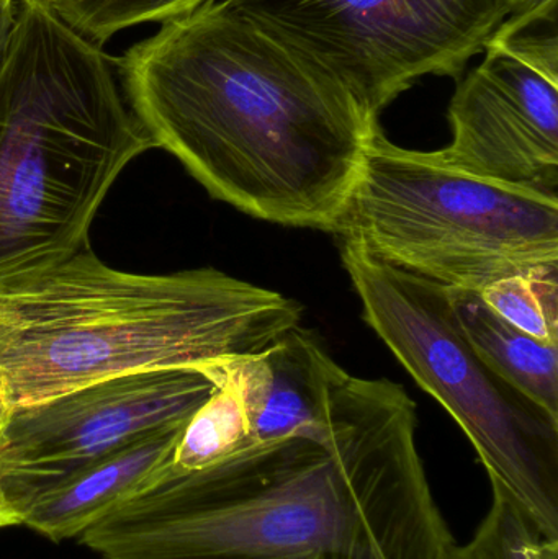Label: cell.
<instances>
[{
    "instance_id": "cell-1",
    "label": "cell",
    "mask_w": 558,
    "mask_h": 559,
    "mask_svg": "<svg viewBox=\"0 0 558 559\" xmlns=\"http://www.w3.org/2000/svg\"><path fill=\"white\" fill-rule=\"evenodd\" d=\"M416 423L400 384L346 373L317 426L166 469L79 540L100 559H446Z\"/></svg>"
},
{
    "instance_id": "cell-2",
    "label": "cell",
    "mask_w": 558,
    "mask_h": 559,
    "mask_svg": "<svg viewBox=\"0 0 558 559\" xmlns=\"http://www.w3.org/2000/svg\"><path fill=\"white\" fill-rule=\"evenodd\" d=\"M117 68L154 146L213 199L333 233L380 127L343 85L223 0L161 23Z\"/></svg>"
},
{
    "instance_id": "cell-3",
    "label": "cell",
    "mask_w": 558,
    "mask_h": 559,
    "mask_svg": "<svg viewBox=\"0 0 558 559\" xmlns=\"http://www.w3.org/2000/svg\"><path fill=\"white\" fill-rule=\"evenodd\" d=\"M294 299L216 271L128 274L91 248L0 286V384L9 407L161 368L268 348L300 324Z\"/></svg>"
},
{
    "instance_id": "cell-4",
    "label": "cell",
    "mask_w": 558,
    "mask_h": 559,
    "mask_svg": "<svg viewBox=\"0 0 558 559\" xmlns=\"http://www.w3.org/2000/svg\"><path fill=\"white\" fill-rule=\"evenodd\" d=\"M117 62L45 0H16L0 52V286L88 248L115 180L154 143Z\"/></svg>"
},
{
    "instance_id": "cell-5",
    "label": "cell",
    "mask_w": 558,
    "mask_h": 559,
    "mask_svg": "<svg viewBox=\"0 0 558 559\" xmlns=\"http://www.w3.org/2000/svg\"><path fill=\"white\" fill-rule=\"evenodd\" d=\"M333 235L416 277L482 293L558 264V199L458 173L379 127Z\"/></svg>"
},
{
    "instance_id": "cell-6",
    "label": "cell",
    "mask_w": 558,
    "mask_h": 559,
    "mask_svg": "<svg viewBox=\"0 0 558 559\" xmlns=\"http://www.w3.org/2000/svg\"><path fill=\"white\" fill-rule=\"evenodd\" d=\"M364 319L396 360L454 417L491 485L510 492L558 538V417L488 367L462 334L448 286L341 241Z\"/></svg>"
},
{
    "instance_id": "cell-7",
    "label": "cell",
    "mask_w": 558,
    "mask_h": 559,
    "mask_svg": "<svg viewBox=\"0 0 558 559\" xmlns=\"http://www.w3.org/2000/svg\"><path fill=\"white\" fill-rule=\"evenodd\" d=\"M343 85L372 121L425 75L461 78L507 0H223Z\"/></svg>"
},
{
    "instance_id": "cell-8",
    "label": "cell",
    "mask_w": 558,
    "mask_h": 559,
    "mask_svg": "<svg viewBox=\"0 0 558 559\" xmlns=\"http://www.w3.org/2000/svg\"><path fill=\"white\" fill-rule=\"evenodd\" d=\"M213 391L197 367L161 368L10 407L0 426V481L59 478L151 433L183 426Z\"/></svg>"
},
{
    "instance_id": "cell-9",
    "label": "cell",
    "mask_w": 558,
    "mask_h": 559,
    "mask_svg": "<svg viewBox=\"0 0 558 559\" xmlns=\"http://www.w3.org/2000/svg\"><path fill=\"white\" fill-rule=\"evenodd\" d=\"M449 105L452 141L435 156L475 179L558 199V82L497 46Z\"/></svg>"
},
{
    "instance_id": "cell-10",
    "label": "cell",
    "mask_w": 558,
    "mask_h": 559,
    "mask_svg": "<svg viewBox=\"0 0 558 559\" xmlns=\"http://www.w3.org/2000/svg\"><path fill=\"white\" fill-rule=\"evenodd\" d=\"M213 384H225L241 401L249 447L284 439L317 426L334 386L347 373L300 324L268 348L195 365Z\"/></svg>"
},
{
    "instance_id": "cell-11",
    "label": "cell",
    "mask_w": 558,
    "mask_h": 559,
    "mask_svg": "<svg viewBox=\"0 0 558 559\" xmlns=\"http://www.w3.org/2000/svg\"><path fill=\"white\" fill-rule=\"evenodd\" d=\"M183 426L151 433L59 478L2 485L7 501L20 525L48 540L81 537L164 475Z\"/></svg>"
},
{
    "instance_id": "cell-12",
    "label": "cell",
    "mask_w": 558,
    "mask_h": 559,
    "mask_svg": "<svg viewBox=\"0 0 558 559\" xmlns=\"http://www.w3.org/2000/svg\"><path fill=\"white\" fill-rule=\"evenodd\" d=\"M462 334L482 360L558 417V345L537 341L498 316L480 293L448 288Z\"/></svg>"
},
{
    "instance_id": "cell-13",
    "label": "cell",
    "mask_w": 558,
    "mask_h": 559,
    "mask_svg": "<svg viewBox=\"0 0 558 559\" xmlns=\"http://www.w3.org/2000/svg\"><path fill=\"white\" fill-rule=\"evenodd\" d=\"M246 447H249V426L241 401L231 388L215 384L212 396L183 426L167 469L195 472Z\"/></svg>"
},
{
    "instance_id": "cell-14",
    "label": "cell",
    "mask_w": 558,
    "mask_h": 559,
    "mask_svg": "<svg viewBox=\"0 0 558 559\" xmlns=\"http://www.w3.org/2000/svg\"><path fill=\"white\" fill-rule=\"evenodd\" d=\"M480 295L514 328L558 345V264L511 275L487 286Z\"/></svg>"
},
{
    "instance_id": "cell-15",
    "label": "cell",
    "mask_w": 558,
    "mask_h": 559,
    "mask_svg": "<svg viewBox=\"0 0 558 559\" xmlns=\"http://www.w3.org/2000/svg\"><path fill=\"white\" fill-rule=\"evenodd\" d=\"M66 23L95 45L143 23L186 15L210 0H45Z\"/></svg>"
},
{
    "instance_id": "cell-16",
    "label": "cell",
    "mask_w": 558,
    "mask_h": 559,
    "mask_svg": "<svg viewBox=\"0 0 558 559\" xmlns=\"http://www.w3.org/2000/svg\"><path fill=\"white\" fill-rule=\"evenodd\" d=\"M491 496L475 534L488 559H558V538L547 535L510 492L491 485Z\"/></svg>"
},
{
    "instance_id": "cell-17",
    "label": "cell",
    "mask_w": 558,
    "mask_h": 559,
    "mask_svg": "<svg viewBox=\"0 0 558 559\" xmlns=\"http://www.w3.org/2000/svg\"><path fill=\"white\" fill-rule=\"evenodd\" d=\"M558 0L510 15L487 45L504 49L558 82Z\"/></svg>"
},
{
    "instance_id": "cell-18",
    "label": "cell",
    "mask_w": 558,
    "mask_h": 559,
    "mask_svg": "<svg viewBox=\"0 0 558 559\" xmlns=\"http://www.w3.org/2000/svg\"><path fill=\"white\" fill-rule=\"evenodd\" d=\"M16 0H0V52L5 46L7 36L15 19Z\"/></svg>"
},
{
    "instance_id": "cell-19",
    "label": "cell",
    "mask_w": 558,
    "mask_h": 559,
    "mask_svg": "<svg viewBox=\"0 0 558 559\" xmlns=\"http://www.w3.org/2000/svg\"><path fill=\"white\" fill-rule=\"evenodd\" d=\"M446 559H488V555L480 542L474 537L467 545H455Z\"/></svg>"
},
{
    "instance_id": "cell-20",
    "label": "cell",
    "mask_w": 558,
    "mask_h": 559,
    "mask_svg": "<svg viewBox=\"0 0 558 559\" xmlns=\"http://www.w3.org/2000/svg\"><path fill=\"white\" fill-rule=\"evenodd\" d=\"M15 525H20L19 515L15 514L12 506L7 501V496L2 488V481H0V531H3V528L15 527Z\"/></svg>"
},
{
    "instance_id": "cell-21",
    "label": "cell",
    "mask_w": 558,
    "mask_h": 559,
    "mask_svg": "<svg viewBox=\"0 0 558 559\" xmlns=\"http://www.w3.org/2000/svg\"><path fill=\"white\" fill-rule=\"evenodd\" d=\"M541 2H544V0H507L508 7H510V15L526 12V10L533 9Z\"/></svg>"
},
{
    "instance_id": "cell-22",
    "label": "cell",
    "mask_w": 558,
    "mask_h": 559,
    "mask_svg": "<svg viewBox=\"0 0 558 559\" xmlns=\"http://www.w3.org/2000/svg\"><path fill=\"white\" fill-rule=\"evenodd\" d=\"M9 404L5 401V394H3L2 384H0V426L5 420L7 413H9Z\"/></svg>"
}]
</instances>
